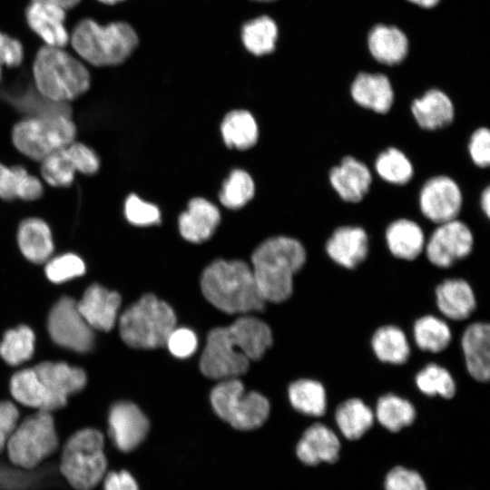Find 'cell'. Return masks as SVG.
Wrapping results in <instances>:
<instances>
[{"mask_svg": "<svg viewBox=\"0 0 490 490\" xmlns=\"http://www.w3.org/2000/svg\"><path fill=\"white\" fill-rule=\"evenodd\" d=\"M375 171L384 181L402 186L407 184L414 176V166L407 154L396 147L380 152L374 163Z\"/></svg>", "mask_w": 490, "mask_h": 490, "instance_id": "cell-35", "label": "cell"}, {"mask_svg": "<svg viewBox=\"0 0 490 490\" xmlns=\"http://www.w3.org/2000/svg\"><path fill=\"white\" fill-rule=\"evenodd\" d=\"M31 1L46 2V3L54 4L56 5L63 7L65 10L74 7L81 2V0H31Z\"/></svg>", "mask_w": 490, "mask_h": 490, "instance_id": "cell-55", "label": "cell"}, {"mask_svg": "<svg viewBox=\"0 0 490 490\" xmlns=\"http://www.w3.org/2000/svg\"><path fill=\"white\" fill-rule=\"evenodd\" d=\"M375 415L371 408L359 398H349L339 404L335 420L341 434L348 440L362 437L374 424Z\"/></svg>", "mask_w": 490, "mask_h": 490, "instance_id": "cell-30", "label": "cell"}, {"mask_svg": "<svg viewBox=\"0 0 490 490\" xmlns=\"http://www.w3.org/2000/svg\"><path fill=\"white\" fill-rule=\"evenodd\" d=\"M24 59V48L15 38L0 32V81L2 78V66L16 67Z\"/></svg>", "mask_w": 490, "mask_h": 490, "instance_id": "cell-49", "label": "cell"}, {"mask_svg": "<svg viewBox=\"0 0 490 490\" xmlns=\"http://www.w3.org/2000/svg\"><path fill=\"white\" fill-rule=\"evenodd\" d=\"M34 368L58 408L64 407L68 397L82 390L86 384L84 370L64 362L45 361Z\"/></svg>", "mask_w": 490, "mask_h": 490, "instance_id": "cell-18", "label": "cell"}, {"mask_svg": "<svg viewBox=\"0 0 490 490\" xmlns=\"http://www.w3.org/2000/svg\"><path fill=\"white\" fill-rule=\"evenodd\" d=\"M411 113L421 129L436 131L453 122L455 106L445 92L433 88L412 102Z\"/></svg>", "mask_w": 490, "mask_h": 490, "instance_id": "cell-23", "label": "cell"}, {"mask_svg": "<svg viewBox=\"0 0 490 490\" xmlns=\"http://www.w3.org/2000/svg\"><path fill=\"white\" fill-rule=\"evenodd\" d=\"M103 434L83 428L65 442L59 464L62 475L75 490H92L105 476L107 460Z\"/></svg>", "mask_w": 490, "mask_h": 490, "instance_id": "cell-7", "label": "cell"}, {"mask_svg": "<svg viewBox=\"0 0 490 490\" xmlns=\"http://www.w3.org/2000/svg\"><path fill=\"white\" fill-rule=\"evenodd\" d=\"M210 398L216 414L236 429L258 428L270 414L268 399L255 391L245 393L242 382L236 377L220 381Z\"/></svg>", "mask_w": 490, "mask_h": 490, "instance_id": "cell-10", "label": "cell"}, {"mask_svg": "<svg viewBox=\"0 0 490 490\" xmlns=\"http://www.w3.org/2000/svg\"><path fill=\"white\" fill-rule=\"evenodd\" d=\"M40 162L42 177L48 184L54 187H68L72 184L75 170L65 147L50 153Z\"/></svg>", "mask_w": 490, "mask_h": 490, "instance_id": "cell-41", "label": "cell"}, {"mask_svg": "<svg viewBox=\"0 0 490 490\" xmlns=\"http://www.w3.org/2000/svg\"><path fill=\"white\" fill-rule=\"evenodd\" d=\"M350 94L358 106L378 114L388 113L395 100L392 83L383 74L359 73L351 83Z\"/></svg>", "mask_w": 490, "mask_h": 490, "instance_id": "cell-20", "label": "cell"}, {"mask_svg": "<svg viewBox=\"0 0 490 490\" xmlns=\"http://www.w3.org/2000/svg\"><path fill=\"white\" fill-rule=\"evenodd\" d=\"M124 214L127 220L136 226H149L160 222L161 213L152 203L131 194L124 203Z\"/></svg>", "mask_w": 490, "mask_h": 490, "instance_id": "cell-44", "label": "cell"}, {"mask_svg": "<svg viewBox=\"0 0 490 490\" xmlns=\"http://www.w3.org/2000/svg\"><path fill=\"white\" fill-rule=\"evenodd\" d=\"M84 272V262L73 253H66L49 260L45 265V274L54 283L64 282L79 277Z\"/></svg>", "mask_w": 490, "mask_h": 490, "instance_id": "cell-43", "label": "cell"}, {"mask_svg": "<svg viewBox=\"0 0 490 490\" xmlns=\"http://www.w3.org/2000/svg\"><path fill=\"white\" fill-rule=\"evenodd\" d=\"M418 389L428 397L436 395L450 399L456 392V385L450 372L444 367L430 363L416 376Z\"/></svg>", "mask_w": 490, "mask_h": 490, "instance_id": "cell-39", "label": "cell"}, {"mask_svg": "<svg viewBox=\"0 0 490 490\" xmlns=\"http://www.w3.org/2000/svg\"><path fill=\"white\" fill-rule=\"evenodd\" d=\"M17 173L14 167L0 163V198L10 201L16 198Z\"/></svg>", "mask_w": 490, "mask_h": 490, "instance_id": "cell-53", "label": "cell"}, {"mask_svg": "<svg viewBox=\"0 0 490 490\" xmlns=\"http://www.w3.org/2000/svg\"><path fill=\"white\" fill-rule=\"evenodd\" d=\"M375 416L383 427L396 433L413 424L416 411L410 401L395 394H386L378 398Z\"/></svg>", "mask_w": 490, "mask_h": 490, "instance_id": "cell-34", "label": "cell"}, {"mask_svg": "<svg viewBox=\"0 0 490 490\" xmlns=\"http://www.w3.org/2000/svg\"><path fill=\"white\" fill-rule=\"evenodd\" d=\"M413 335L416 346L421 350L432 353L445 350L452 339V333L446 322L432 315H426L416 320Z\"/></svg>", "mask_w": 490, "mask_h": 490, "instance_id": "cell-36", "label": "cell"}, {"mask_svg": "<svg viewBox=\"0 0 490 490\" xmlns=\"http://www.w3.org/2000/svg\"><path fill=\"white\" fill-rule=\"evenodd\" d=\"M325 250L338 265L348 270L356 269L368 255V233L359 226L338 227L326 241Z\"/></svg>", "mask_w": 490, "mask_h": 490, "instance_id": "cell-16", "label": "cell"}, {"mask_svg": "<svg viewBox=\"0 0 490 490\" xmlns=\"http://www.w3.org/2000/svg\"><path fill=\"white\" fill-rule=\"evenodd\" d=\"M47 328L53 341L63 348L79 353L93 348V330L80 313L77 301L70 297L61 298L53 306Z\"/></svg>", "mask_w": 490, "mask_h": 490, "instance_id": "cell-11", "label": "cell"}, {"mask_svg": "<svg viewBox=\"0 0 490 490\" xmlns=\"http://www.w3.org/2000/svg\"><path fill=\"white\" fill-rule=\"evenodd\" d=\"M17 173L16 198L34 201L43 194V185L38 178L27 172L22 166H15Z\"/></svg>", "mask_w": 490, "mask_h": 490, "instance_id": "cell-50", "label": "cell"}, {"mask_svg": "<svg viewBox=\"0 0 490 490\" xmlns=\"http://www.w3.org/2000/svg\"><path fill=\"white\" fill-rule=\"evenodd\" d=\"M306 260L304 246L294 238L275 236L260 244L251 255L250 268L264 300H287L293 291V277Z\"/></svg>", "mask_w": 490, "mask_h": 490, "instance_id": "cell-2", "label": "cell"}, {"mask_svg": "<svg viewBox=\"0 0 490 490\" xmlns=\"http://www.w3.org/2000/svg\"><path fill=\"white\" fill-rule=\"evenodd\" d=\"M436 225L424 250L432 265L447 269L471 254L475 238L466 222L457 218Z\"/></svg>", "mask_w": 490, "mask_h": 490, "instance_id": "cell-12", "label": "cell"}, {"mask_svg": "<svg viewBox=\"0 0 490 490\" xmlns=\"http://www.w3.org/2000/svg\"><path fill=\"white\" fill-rule=\"evenodd\" d=\"M371 347L378 360L384 363L402 365L410 356V347L406 334L393 325L377 328L371 338Z\"/></svg>", "mask_w": 490, "mask_h": 490, "instance_id": "cell-31", "label": "cell"}, {"mask_svg": "<svg viewBox=\"0 0 490 490\" xmlns=\"http://www.w3.org/2000/svg\"><path fill=\"white\" fill-rule=\"evenodd\" d=\"M121 296L98 284L91 285L77 302V307L93 329L109 331L117 319Z\"/></svg>", "mask_w": 490, "mask_h": 490, "instance_id": "cell-19", "label": "cell"}, {"mask_svg": "<svg viewBox=\"0 0 490 490\" xmlns=\"http://www.w3.org/2000/svg\"><path fill=\"white\" fill-rule=\"evenodd\" d=\"M65 151L75 172L91 175L98 171L100 166L99 158L86 145L73 142L65 147Z\"/></svg>", "mask_w": 490, "mask_h": 490, "instance_id": "cell-46", "label": "cell"}, {"mask_svg": "<svg viewBox=\"0 0 490 490\" xmlns=\"http://www.w3.org/2000/svg\"><path fill=\"white\" fill-rule=\"evenodd\" d=\"M277 37V24L266 15L249 21L242 27L241 38L244 46L255 55L273 52Z\"/></svg>", "mask_w": 490, "mask_h": 490, "instance_id": "cell-37", "label": "cell"}, {"mask_svg": "<svg viewBox=\"0 0 490 490\" xmlns=\"http://www.w3.org/2000/svg\"><path fill=\"white\" fill-rule=\"evenodd\" d=\"M480 207L486 218L490 217V187L486 186L481 192Z\"/></svg>", "mask_w": 490, "mask_h": 490, "instance_id": "cell-54", "label": "cell"}, {"mask_svg": "<svg viewBox=\"0 0 490 490\" xmlns=\"http://www.w3.org/2000/svg\"><path fill=\"white\" fill-rule=\"evenodd\" d=\"M75 135L76 127L70 116H33L14 126L12 141L21 153L41 162L50 153L74 142Z\"/></svg>", "mask_w": 490, "mask_h": 490, "instance_id": "cell-8", "label": "cell"}, {"mask_svg": "<svg viewBox=\"0 0 490 490\" xmlns=\"http://www.w3.org/2000/svg\"><path fill=\"white\" fill-rule=\"evenodd\" d=\"M103 480V490H139L133 476L125 470L112 471Z\"/></svg>", "mask_w": 490, "mask_h": 490, "instance_id": "cell-52", "label": "cell"}, {"mask_svg": "<svg viewBox=\"0 0 490 490\" xmlns=\"http://www.w3.org/2000/svg\"><path fill=\"white\" fill-rule=\"evenodd\" d=\"M175 328L176 316L172 307L150 293L125 309L119 321L122 339L135 348L165 346Z\"/></svg>", "mask_w": 490, "mask_h": 490, "instance_id": "cell-6", "label": "cell"}, {"mask_svg": "<svg viewBox=\"0 0 490 490\" xmlns=\"http://www.w3.org/2000/svg\"><path fill=\"white\" fill-rule=\"evenodd\" d=\"M272 344V333L260 319L240 317L228 327L211 329L200 368L213 379L235 378L247 372L250 361L260 359Z\"/></svg>", "mask_w": 490, "mask_h": 490, "instance_id": "cell-1", "label": "cell"}, {"mask_svg": "<svg viewBox=\"0 0 490 490\" xmlns=\"http://www.w3.org/2000/svg\"><path fill=\"white\" fill-rule=\"evenodd\" d=\"M328 180L343 201L358 203L368 193L373 177L366 163L353 156H345L330 169Z\"/></svg>", "mask_w": 490, "mask_h": 490, "instance_id": "cell-15", "label": "cell"}, {"mask_svg": "<svg viewBox=\"0 0 490 490\" xmlns=\"http://www.w3.org/2000/svg\"><path fill=\"white\" fill-rule=\"evenodd\" d=\"M418 206L422 215L436 224L457 219L463 206L462 190L448 175L432 176L420 188Z\"/></svg>", "mask_w": 490, "mask_h": 490, "instance_id": "cell-13", "label": "cell"}, {"mask_svg": "<svg viewBox=\"0 0 490 490\" xmlns=\"http://www.w3.org/2000/svg\"><path fill=\"white\" fill-rule=\"evenodd\" d=\"M138 35L125 22L101 25L86 18L76 24L70 43L76 54L94 66H111L124 62L138 45Z\"/></svg>", "mask_w": 490, "mask_h": 490, "instance_id": "cell-5", "label": "cell"}, {"mask_svg": "<svg viewBox=\"0 0 490 490\" xmlns=\"http://www.w3.org/2000/svg\"><path fill=\"white\" fill-rule=\"evenodd\" d=\"M220 221V214L214 204L203 198H194L179 217V230L186 240L200 243L212 236Z\"/></svg>", "mask_w": 490, "mask_h": 490, "instance_id": "cell-24", "label": "cell"}, {"mask_svg": "<svg viewBox=\"0 0 490 490\" xmlns=\"http://www.w3.org/2000/svg\"><path fill=\"white\" fill-rule=\"evenodd\" d=\"M255 186L250 175L240 169L233 170L224 181L220 201L228 209L243 207L254 195Z\"/></svg>", "mask_w": 490, "mask_h": 490, "instance_id": "cell-40", "label": "cell"}, {"mask_svg": "<svg viewBox=\"0 0 490 490\" xmlns=\"http://www.w3.org/2000/svg\"><path fill=\"white\" fill-rule=\"evenodd\" d=\"M385 490H427L422 476L403 466L392 468L385 479Z\"/></svg>", "mask_w": 490, "mask_h": 490, "instance_id": "cell-45", "label": "cell"}, {"mask_svg": "<svg viewBox=\"0 0 490 490\" xmlns=\"http://www.w3.org/2000/svg\"><path fill=\"white\" fill-rule=\"evenodd\" d=\"M35 89L49 100L68 103L90 87L91 77L85 64L60 47L44 45L33 64Z\"/></svg>", "mask_w": 490, "mask_h": 490, "instance_id": "cell-4", "label": "cell"}, {"mask_svg": "<svg viewBox=\"0 0 490 490\" xmlns=\"http://www.w3.org/2000/svg\"><path fill=\"white\" fill-rule=\"evenodd\" d=\"M339 450L338 436L321 423L308 427L296 446L298 458L308 466H316L320 462L335 463L338 459Z\"/></svg>", "mask_w": 490, "mask_h": 490, "instance_id": "cell-22", "label": "cell"}, {"mask_svg": "<svg viewBox=\"0 0 490 490\" xmlns=\"http://www.w3.org/2000/svg\"><path fill=\"white\" fill-rule=\"evenodd\" d=\"M385 240L389 252L395 258L410 261L424 252L426 238L416 221L400 218L387 225Z\"/></svg>", "mask_w": 490, "mask_h": 490, "instance_id": "cell-26", "label": "cell"}, {"mask_svg": "<svg viewBox=\"0 0 490 490\" xmlns=\"http://www.w3.org/2000/svg\"><path fill=\"white\" fill-rule=\"evenodd\" d=\"M197 344V337L192 330L175 328L169 335L165 346L174 357L185 358L195 352Z\"/></svg>", "mask_w": 490, "mask_h": 490, "instance_id": "cell-48", "label": "cell"}, {"mask_svg": "<svg viewBox=\"0 0 490 490\" xmlns=\"http://www.w3.org/2000/svg\"><path fill=\"white\" fill-rule=\"evenodd\" d=\"M34 334L24 325L5 333L0 343V356L9 365L16 366L28 360L34 349Z\"/></svg>", "mask_w": 490, "mask_h": 490, "instance_id": "cell-38", "label": "cell"}, {"mask_svg": "<svg viewBox=\"0 0 490 490\" xmlns=\"http://www.w3.org/2000/svg\"><path fill=\"white\" fill-rule=\"evenodd\" d=\"M108 425L113 443L122 452L136 448L146 437L150 427L149 420L142 410L127 401L113 405Z\"/></svg>", "mask_w": 490, "mask_h": 490, "instance_id": "cell-14", "label": "cell"}, {"mask_svg": "<svg viewBox=\"0 0 490 490\" xmlns=\"http://www.w3.org/2000/svg\"><path fill=\"white\" fill-rule=\"evenodd\" d=\"M368 46L378 63L396 65L406 58L409 43L406 34L398 27L380 24L368 33Z\"/></svg>", "mask_w": 490, "mask_h": 490, "instance_id": "cell-27", "label": "cell"}, {"mask_svg": "<svg viewBox=\"0 0 490 490\" xmlns=\"http://www.w3.org/2000/svg\"><path fill=\"white\" fill-rule=\"evenodd\" d=\"M58 444L51 412L37 411L17 424L5 447L15 466L33 469L53 455Z\"/></svg>", "mask_w": 490, "mask_h": 490, "instance_id": "cell-9", "label": "cell"}, {"mask_svg": "<svg viewBox=\"0 0 490 490\" xmlns=\"http://www.w3.org/2000/svg\"><path fill=\"white\" fill-rule=\"evenodd\" d=\"M468 153L473 163L479 168L490 164V131L486 127L475 129L468 142Z\"/></svg>", "mask_w": 490, "mask_h": 490, "instance_id": "cell-47", "label": "cell"}, {"mask_svg": "<svg viewBox=\"0 0 490 490\" xmlns=\"http://www.w3.org/2000/svg\"><path fill=\"white\" fill-rule=\"evenodd\" d=\"M288 396L291 406L304 415L321 416L326 413V390L317 380L302 378L294 381L288 388Z\"/></svg>", "mask_w": 490, "mask_h": 490, "instance_id": "cell-33", "label": "cell"}, {"mask_svg": "<svg viewBox=\"0 0 490 490\" xmlns=\"http://www.w3.org/2000/svg\"><path fill=\"white\" fill-rule=\"evenodd\" d=\"M18 109L27 116L66 115L70 116L71 108L68 103H57L42 95L36 89L27 91L21 97L14 100Z\"/></svg>", "mask_w": 490, "mask_h": 490, "instance_id": "cell-42", "label": "cell"}, {"mask_svg": "<svg viewBox=\"0 0 490 490\" xmlns=\"http://www.w3.org/2000/svg\"><path fill=\"white\" fill-rule=\"evenodd\" d=\"M461 346L469 375L478 382L486 383L490 377L489 324H470L463 333Z\"/></svg>", "mask_w": 490, "mask_h": 490, "instance_id": "cell-21", "label": "cell"}, {"mask_svg": "<svg viewBox=\"0 0 490 490\" xmlns=\"http://www.w3.org/2000/svg\"><path fill=\"white\" fill-rule=\"evenodd\" d=\"M103 4H106V5H114L116 3H119L121 1H123V0H98Z\"/></svg>", "mask_w": 490, "mask_h": 490, "instance_id": "cell-57", "label": "cell"}, {"mask_svg": "<svg viewBox=\"0 0 490 490\" xmlns=\"http://www.w3.org/2000/svg\"><path fill=\"white\" fill-rule=\"evenodd\" d=\"M416 5L424 8H431L436 5L440 0H407Z\"/></svg>", "mask_w": 490, "mask_h": 490, "instance_id": "cell-56", "label": "cell"}, {"mask_svg": "<svg viewBox=\"0 0 490 490\" xmlns=\"http://www.w3.org/2000/svg\"><path fill=\"white\" fill-rule=\"evenodd\" d=\"M435 294L439 311L452 320L466 319L476 308L474 290L463 279H445L436 286Z\"/></svg>", "mask_w": 490, "mask_h": 490, "instance_id": "cell-25", "label": "cell"}, {"mask_svg": "<svg viewBox=\"0 0 490 490\" xmlns=\"http://www.w3.org/2000/svg\"><path fill=\"white\" fill-rule=\"evenodd\" d=\"M10 389L14 398L24 406L37 411L59 409L34 368L16 372L11 378Z\"/></svg>", "mask_w": 490, "mask_h": 490, "instance_id": "cell-29", "label": "cell"}, {"mask_svg": "<svg viewBox=\"0 0 490 490\" xmlns=\"http://www.w3.org/2000/svg\"><path fill=\"white\" fill-rule=\"evenodd\" d=\"M256 1L269 2V1H274V0H256Z\"/></svg>", "mask_w": 490, "mask_h": 490, "instance_id": "cell-58", "label": "cell"}, {"mask_svg": "<svg viewBox=\"0 0 490 490\" xmlns=\"http://www.w3.org/2000/svg\"><path fill=\"white\" fill-rule=\"evenodd\" d=\"M201 288L211 304L228 314L260 311L266 303L242 260H214L203 270Z\"/></svg>", "mask_w": 490, "mask_h": 490, "instance_id": "cell-3", "label": "cell"}, {"mask_svg": "<svg viewBox=\"0 0 490 490\" xmlns=\"http://www.w3.org/2000/svg\"><path fill=\"white\" fill-rule=\"evenodd\" d=\"M17 241L23 255L34 263L47 261L54 251L51 230L39 218H28L20 223Z\"/></svg>", "mask_w": 490, "mask_h": 490, "instance_id": "cell-28", "label": "cell"}, {"mask_svg": "<svg viewBox=\"0 0 490 490\" xmlns=\"http://www.w3.org/2000/svg\"><path fill=\"white\" fill-rule=\"evenodd\" d=\"M19 412L9 401L0 402V453L18 424Z\"/></svg>", "mask_w": 490, "mask_h": 490, "instance_id": "cell-51", "label": "cell"}, {"mask_svg": "<svg viewBox=\"0 0 490 490\" xmlns=\"http://www.w3.org/2000/svg\"><path fill=\"white\" fill-rule=\"evenodd\" d=\"M220 130L225 144L239 150L250 149L255 145L259 137L257 122L251 113L245 110L227 113Z\"/></svg>", "mask_w": 490, "mask_h": 490, "instance_id": "cell-32", "label": "cell"}, {"mask_svg": "<svg viewBox=\"0 0 490 490\" xmlns=\"http://www.w3.org/2000/svg\"><path fill=\"white\" fill-rule=\"evenodd\" d=\"M65 17L66 10L51 3L31 1L25 9L29 27L47 46L64 48L70 42Z\"/></svg>", "mask_w": 490, "mask_h": 490, "instance_id": "cell-17", "label": "cell"}]
</instances>
